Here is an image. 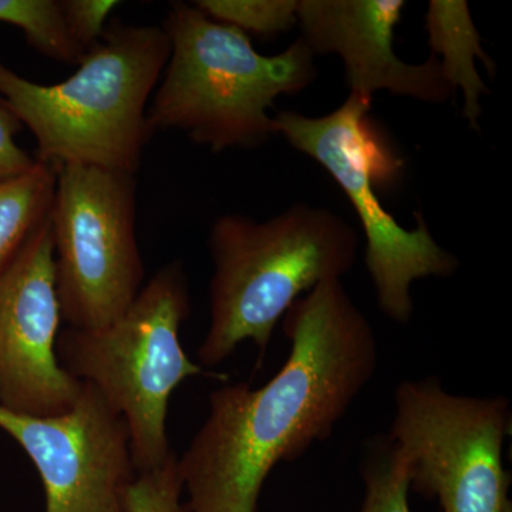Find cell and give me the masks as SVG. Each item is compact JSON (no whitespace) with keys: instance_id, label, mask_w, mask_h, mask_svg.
I'll list each match as a JSON object with an SVG mask.
<instances>
[{"instance_id":"15","label":"cell","mask_w":512,"mask_h":512,"mask_svg":"<svg viewBox=\"0 0 512 512\" xmlns=\"http://www.w3.org/2000/svg\"><path fill=\"white\" fill-rule=\"evenodd\" d=\"M360 476L365 498L359 512H412L409 468L399 446L389 437L369 441Z\"/></svg>"},{"instance_id":"19","label":"cell","mask_w":512,"mask_h":512,"mask_svg":"<svg viewBox=\"0 0 512 512\" xmlns=\"http://www.w3.org/2000/svg\"><path fill=\"white\" fill-rule=\"evenodd\" d=\"M22 124L6 107L0 104V183L28 173L35 167V157L18 146L16 136Z\"/></svg>"},{"instance_id":"17","label":"cell","mask_w":512,"mask_h":512,"mask_svg":"<svg viewBox=\"0 0 512 512\" xmlns=\"http://www.w3.org/2000/svg\"><path fill=\"white\" fill-rule=\"evenodd\" d=\"M183 477L175 453L160 467L137 473L127 493V512H188L181 501Z\"/></svg>"},{"instance_id":"14","label":"cell","mask_w":512,"mask_h":512,"mask_svg":"<svg viewBox=\"0 0 512 512\" xmlns=\"http://www.w3.org/2000/svg\"><path fill=\"white\" fill-rule=\"evenodd\" d=\"M0 23L22 30L36 52L57 62L77 64L84 57L67 29L62 0H0Z\"/></svg>"},{"instance_id":"18","label":"cell","mask_w":512,"mask_h":512,"mask_svg":"<svg viewBox=\"0 0 512 512\" xmlns=\"http://www.w3.org/2000/svg\"><path fill=\"white\" fill-rule=\"evenodd\" d=\"M120 5L114 0H62L67 29L84 55L100 42L107 20Z\"/></svg>"},{"instance_id":"13","label":"cell","mask_w":512,"mask_h":512,"mask_svg":"<svg viewBox=\"0 0 512 512\" xmlns=\"http://www.w3.org/2000/svg\"><path fill=\"white\" fill-rule=\"evenodd\" d=\"M56 181L55 165L37 161L28 173L0 183V275L49 217Z\"/></svg>"},{"instance_id":"6","label":"cell","mask_w":512,"mask_h":512,"mask_svg":"<svg viewBox=\"0 0 512 512\" xmlns=\"http://www.w3.org/2000/svg\"><path fill=\"white\" fill-rule=\"evenodd\" d=\"M372 100L349 93L326 116L286 110L272 119L275 133L328 171L345 192L365 234V264L377 305L387 318L406 325L414 312L413 282L448 278L460 268V259L434 239L420 212L417 227L407 229L383 207L376 188L393 187L406 163L369 117Z\"/></svg>"},{"instance_id":"5","label":"cell","mask_w":512,"mask_h":512,"mask_svg":"<svg viewBox=\"0 0 512 512\" xmlns=\"http://www.w3.org/2000/svg\"><path fill=\"white\" fill-rule=\"evenodd\" d=\"M190 313L187 272L183 262L173 261L158 269L109 326L67 328L57 336L60 366L92 384L126 420L137 473L160 467L173 453L167 436L171 394L188 377L208 375L180 342ZM208 376L228 380L218 373Z\"/></svg>"},{"instance_id":"4","label":"cell","mask_w":512,"mask_h":512,"mask_svg":"<svg viewBox=\"0 0 512 512\" xmlns=\"http://www.w3.org/2000/svg\"><path fill=\"white\" fill-rule=\"evenodd\" d=\"M163 28L170 57L148 106V126L153 133L183 131L212 153L261 147L276 134L268 114L275 100L303 92L318 76L302 37L264 56L244 32L184 2L171 3Z\"/></svg>"},{"instance_id":"11","label":"cell","mask_w":512,"mask_h":512,"mask_svg":"<svg viewBox=\"0 0 512 512\" xmlns=\"http://www.w3.org/2000/svg\"><path fill=\"white\" fill-rule=\"evenodd\" d=\"M403 0H298V25L313 55H338L349 93L373 99L377 92L441 104L456 93L439 60L403 62L394 50V32Z\"/></svg>"},{"instance_id":"3","label":"cell","mask_w":512,"mask_h":512,"mask_svg":"<svg viewBox=\"0 0 512 512\" xmlns=\"http://www.w3.org/2000/svg\"><path fill=\"white\" fill-rule=\"evenodd\" d=\"M208 245L214 274L201 367L220 366L245 340L262 359L276 323L299 296L355 266L359 237L336 212L298 202L265 221L222 215Z\"/></svg>"},{"instance_id":"12","label":"cell","mask_w":512,"mask_h":512,"mask_svg":"<svg viewBox=\"0 0 512 512\" xmlns=\"http://www.w3.org/2000/svg\"><path fill=\"white\" fill-rule=\"evenodd\" d=\"M426 30L433 56H440L441 72L453 92L463 94V114L473 128L483 113L481 97L487 84L477 69L476 60L484 62L493 76L495 63L485 52L480 32L471 18L466 0H431L427 6Z\"/></svg>"},{"instance_id":"2","label":"cell","mask_w":512,"mask_h":512,"mask_svg":"<svg viewBox=\"0 0 512 512\" xmlns=\"http://www.w3.org/2000/svg\"><path fill=\"white\" fill-rule=\"evenodd\" d=\"M170 50L164 28L113 20L62 83L30 82L0 60V104L35 137L39 163L136 175L154 136L147 110Z\"/></svg>"},{"instance_id":"7","label":"cell","mask_w":512,"mask_h":512,"mask_svg":"<svg viewBox=\"0 0 512 512\" xmlns=\"http://www.w3.org/2000/svg\"><path fill=\"white\" fill-rule=\"evenodd\" d=\"M389 437L409 468L410 491L443 512H512L504 444L507 397L448 393L439 377L404 380L394 393Z\"/></svg>"},{"instance_id":"1","label":"cell","mask_w":512,"mask_h":512,"mask_svg":"<svg viewBox=\"0 0 512 512\" xmlns=\"http://www.w3.org/2000/svg\"><path fill=\"white\" fill-rule=\"evenodd\" d=\"M291 350L258 389L224 383L178 458L188 512H256L266 478L332 436L375 376V330L340 279L322 282L284 316Z\"/></svg>"},{"instance_id":"8","label":"cell","mask_w":512,"mask_h":512,"mask_svg":"<svg viewBox=\"0 0 512 512\" xmlns=\"http://www.w3.org/2000/svg\"><path fill=\"white\" fill-rule=\"evenodd\" d=\"M134 177L90 165L57 167L49 220L57 299L69 328L109 326L143 288Z\"/></svg>"},{"instance_id":"16","label":"cell","mask_w":512,"mask_h":512,"mask_svg":"<svg viewBox=\"0 0 512 512\" xmlns=\"http://www.w3.org/2000/svg\"><path fill=\"white\" fill-rule=\"evenodd\" d=\"M192 5L248 36L274 37L298 25V0H195Z\"/></svg>"},{"instance_id":"9","label":"cell","mask_w":512,"mask_h":512,"mask_svg":"<svg viewBox=\"0 0 512 512\" xmlns=\"http://www.w3.org/2000/svg\"><path fill=\"white\" fill-rule=\"evenodd\" d=\"M0 429L42 478L46 512H127L137 477L126 420L89 383L69 412L36 417L0 406Z\"/></svg>"},{"instance_id":"10","label":"cell","mask_w":512,"mask_h":512,"mask_svg":"<svg viewBox=\"0 0 512 512\" xmlns=\"http://www.w3.org/2000/svg\"><path fill=\"white\" fill-rule=\"evenodd\" d=\"M62 312L49 217L0 275V406L36 417L69 412L83 382L60 366Z\"/></svg>"}]
</instances>
